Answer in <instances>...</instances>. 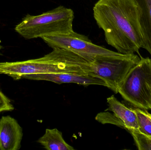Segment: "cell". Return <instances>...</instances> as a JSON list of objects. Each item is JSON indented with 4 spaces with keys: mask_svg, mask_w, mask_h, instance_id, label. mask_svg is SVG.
Listing matches in <instances>:
<instances>
[{
    "mask_svg": "<svg viewBox=\"0 0 151 150\" xmlns=\"http://www.w3.org/2000/svg\"><path fill=\"white\" fill-rule=\"evenodd\" d=\"M93 16L104 33L106 43L118 53H137L144 45L140 11L134 0H99L93 7Z\"/></svg>",
    "mask_w": 151,
    "mask_h": 150,
    "instance_id": "6da1fadb",
    "label": "cell"
},
{
    "mask_svg": "<svg viewBox=\"0 0 151 150\" xmlns=\"http://www.w3.org/2000/svg\"><path fill=\"white\" fill-rule=\"evenodd\" d=\"M91 63L79 55L65 49L54 48L43 57L14 62H0V75L14 80L28 79L39 74H90Z\"/></svg>",
    "mask_w": 151,
    "mask_h": 150,
    "instance_id": "7a4b0ae2",
    "label": "cell"
},
{
    "mask_svg": "<svg viewBox=\"0 0 151 150\" xmlns=\"http://www.w3.org/2000/svg\"><path fill=\"white\" fill-rule=\"evenodd\" d=\"M74 12L60 6L38 16L28 14L15 27L16 31L27 39L42 38L73 31Z\"/></svg>",
    "mask_w": 151,
    "mask_h": 150,
    "instance_id": "3957f363",
    "label": "cell"
},
{
    "mask_svg": "<svg viewBox=\"0 0 151 150\" xmlns=\"http://www.w3.org/2000/svg\"><path fill=\"white\" fill-rule=\"evenodd\" d=\"M141 56L128 74L118 93L135 108L151 110V59Z\"/></svg>",
    "mask_w": 151,
    "mask_h": 150,
    "instance_id": "277c9868",
    "label": "cell"
},
{
    "mask_svg": "<svg viewBox=\"0 0 151 150\" xmlns=\"http://www.w3.org/2000/svg\"><path fill=\"white\" fill-rule=\"evenodd\" d=\"M141 58L134 54L98 55L91 63V74L104 81L115 94L131 69Z\"/></svg>",
    "mask_w": 151,
    "mask_h": 150,
    "instance_id": "5b68a950",
    "label": "cell"
},
{
    "mask_svg": "<svg viewBox=\"0 0 151 150\" xmlns=\"http://www.w3.org/2000/svg\"><path fill=\"white\" fill-rule=\"evenodd\" d=\"M51 48H61L75 53L89 62L98 55H119L122 54L101 46L97 45L84 35L74 31L66 33L54 34L42 38Z\"/></svg>",
    "mask_w": 151,
    "mask_h": 150,
    "instance_id": "8992f818",
    "label": "cell"
},
{
    "mask_svg": "<svg viewBox=\"0 0 151 150\" xmlns=\"http://www.w3.org/2000/svg\"><path fill=\"white\" fill-rule=\"evenodd\" d=\"M23 136V129L15 119L10 116L1 118L0 150H19Z\"/></svg>",
    "mask_w": 151,
    "mask_h": 150,
    "instance_id": "52a82bcc",
    "label": "cell"
},
{
    "mask_svg": "<svg viewBox=\"0 0 151 150\" xmlns=\"http://www.w3.org/2000/svg\"><path fill=\"white\" fill-rule=\"evenodd\" d=\"M28 79L50 81L57 84L75 83L84 86L95 85L107 87L104 81L90 74L72 73L39 74L30 76Z\"/></svg>",
    "mask_w": 151,
    "mask_h": 150,
    "instance_id": "ba28073f",
    "label": "cell"
},
{
    "mask_svg": "<svg viewBox=\"0 0 151 150\" xmlns=\"http://www.w3.org/2000/svg\"><path fill=\"white\" fill-rule=\"evenodd\" d=\"M108 108L105 111H110L124 124L127 130H139V125L135 113L131 108H128L112 95L107 98Z\"/></svg>",
    "mask_w": 151,
    "mask_h": 150,
    "instance_id": "9c48e42d",
    "label": "cell"
},
{
    "mask_svg": "<svg viewBox=\"0 0 151 150\" xmlns=\"http://www.w3.org/2000/svg\"><path fill=\"white\" fill-rule=\"evenodd\" d=\"M140 11V23L144 38V45L151 56V0H134Z\"/></svg>",
    "mask_w": 151,
    "mask_h": 150,
    "instance_id": "30bf717a",
    "label": "cell"
},
{
    "mask_svg": "<svg viewBox=\"0 0 151 150\" xmlns=\"http://www.w3.org/2000/svg\"><path fill=\"white\" fill-rule=\"evenodd\" d=\"M48 150H74L72 146L66 142L63 134L57 129H47L45 134L37 141Z\"/></svg>",
    "mask_w": 151,
    "mask_h": 150,
    "instance_id": "8fae6325",
    "label": "cell"
},
{
    "mask_svg": "<svg viewBox=\"0 0 151 150\" xmlns=\"http://www.w3.org/2000/svg\"><path fill=\"white\" fill-rule=\"evenodd\" d=\"M135 113L139 125V131L144 134L151 136V114L148 110L138 108H131Z\"/></svg>",
    "mask_w": 151,
    "mask_h": 150,
    "instance_id": "7c38bea8",
    "label": "cell"
},
{
    "mask_svg": "<svg viewBox=\"0 0 151 150\" xmlns=\"http://www.w3.org/2000/svg\"><path fill=\"white\" fill-rule=\"evenodd\" d=\"M134 138L139 150H151V136L144 134L138 130H127Z\"/></svg>",
    "mask_w": 151,
    "mask_h": 150,
    "instance_id": "4fadbf2b",
    "label": "cell"
},
{
    "mask_svg": "<svg viewBox=\"0 0 151 150\" xmlns=\"http://www.w3.org/2000/svg\"><path fill=\"white\" fill-rule=\"evenodd\" d=\"M96 119L103 124H113L115 126L125 129L123 122L120 120L114 114L109 112L100 113L96 117Z\"/></svg>",
    "mask_w": 151,
    "mask_h": 150,
    "instance_id": "5bb4252c",
    "label": "cell"
},
{
    "mask_svg": "<svg viewBox=\"0 0 151 150\" xmlns=\"http://www.w3.org/2000/svg\"><path fill=\"white\" fill-rule=\"evenodd\" d=\"M14 107L9 100L0 91V113L4 111H11Z\"/></svg>",
    "mask_w": 151,
    "mask_h": 150,
    "instance_id": "9a60e30c",
    "label": "cell"
},
{
    "mask_svg": "<svg viewBox=\"0 0 151 150\" xmlns=\"http://www.w3.org/2000/svg\"><path fill=\"white\" fill-rule=\"evenodd\" d=\"M1 45H0V49H1Z\"/></svg>",
    "mask_w": 151,
    "mask_h": 150,
    "instance_id": "2e32d148",
    "label": "cell"
}]
</instances>
